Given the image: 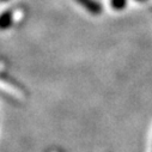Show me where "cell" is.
<instances>
[{
	"instance_id": "cell-1",
	"label": "cell",
	"mask_w": 152,
	"mask_h": 152,
	"mask_svg": "<svg viewBox=\"0 0 152 152\" xmlns=\"http://www.w3.org/2000/svg\"><path fill=\"white\" fill-rule=\"evenodd\" d=\"M0 92L12 97L15 101L22 102L26 98V94L19 84H17L12 79H6L4 77H0Z\"/></svg>"
},
{
	"instance_id": "cell-2",
	"label": "cell",
	"mask_w": 152,
	"mask_h": 152,
	"mask_svg": "<svg viewBox=\"0 0 152 152\" xmlns=\"http://www.w3.org/2000/svg\"><path fill=\"white\" fill-rule=\"evenodd\" d=\"M75 1H77L79 5H82L91 15H99L102 12L101 4L95 1V0H75Z\"/></svg>"
},
{
	"instance_id": "cell-3",
	"label": "cell",
	"mask_w": 152,
	"mask_h": 152,
	"mask_svg": "<svg viewBox=\"0 0 152 152\" xmlns=\"http://www.w3.org/2000/svg\"><path fill=\"white\" fill-rule=\"evenodd\" d=\"M13 23V15L11 11H5L0 15V30L9 29Z\"/></svg>"
},
{
	"instance_id": "cell-4",
	"label": "cell",
	"mask_w": 152,
	"mask_h": 152,
	"mask_svg": "<svg viewBox=\"0 0 152 152\" xmlns=\"http://www.w3.org/2000/svg\"><path fill=\"white\" fill-rule=\"evenodd\" d=\"M110 4H111V6H113L114 10L120 11V10H122V9L126 7L127 0H110Z\"/></svg>"
},
{
	"instance_id": "cell-5",
	"label": "cell",
	"mask_w": 152,
	"mask_h": 152,
	"mask_svg": "<svg viewBox=\"0 0 152 152\" xmlns=\"http://www.w3.org/2000/svg\"><path fill=\"white\" fill-rule=\"evenodd\" d=\"M50 152H60V151H58V150H54V151H50Z\"/></svg>"
},
{
	"instance_id": "cell-6",
	"label": "cell",
	"mask_w": 152,
	"mask_h": 152,
	"mask_svg": "<svg viewBox=\"0 0 152 152\" xmlns=\"http://www.w3.org/2000/svg\"><path fill=\"white\" fill-rule=\"evenodd\" d=\"M137 1H145V0H137Z\"/></svg>"
},
{
	"instance_id": "cell-7",
	"label": "cell",
	"mask_w": 152,
	"mask_h": 152,
	"mask_svg": "<svg viewBox=\"0 0 152 152\" xmlns=\"http://www.w3.org/2000/svg\"><path fill=\"white\" fill-rule=\"evenodd\" d=\"M0 1H6V0H0Z\"/></svg>"
},
{
	"instance_id": "cell-8",
	"label": "cell",
	"mask_w": 152,
	"mask_h": 152,
	"mask_svg": "<svg viewBox=\"0 0 152 152\" xmlns=\"http://www.w3.org/2000/svg\"><path fill=\"white\" fill-rule=\"evenodd\" d=\"M151 152H152V148H151Z\"/></svg>"
}]
</instances>
